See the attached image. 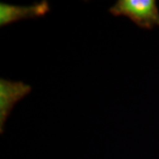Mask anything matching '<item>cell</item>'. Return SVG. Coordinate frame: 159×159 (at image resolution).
Instances as JSON below:
<instances>
[{
	"mask_svg": "<svg viewBox=\"0 0 159 159\" xmlns=\"http://www.w3.org/2000/svg\"><path fill=\"white\" fill-rule=\"evenodd\" d=\"M114 15L125 16L139 26H159V11L154 0H120L111 9Z\"/></svg>",
	"mask_w": 159,
	"mask_h": 159,
	"instance_id": "6da1fadb",
	"label": "cell"
},
{
	"mask_svg": "<svg viewBox=\"0 0 159 159\" xmlns=\"http://www.w3.org/2000/svg\"><path fill=\"white\" fill-rule=\"evenodd\" d=\"M30 86L21 82L0 81V124L3 128L6 118L15 104L30 92Z\"/></svg>",
	"mask_w": 159,
	"mask_h": 159,
	"instance_id": "7a4b0ae2",
	"label": "cell"
},
{
	"mask_svg": "<svg viewBox=\"0 0 159 159\" xmlns=\"http://www.w3.org/2000/svg\"><path fill=\"white\" fill-rule=\"evenodd\" d=\"M49 11V4L44 1L29 6L9 5L1 3L0 5V25L4 26L12 22L23 20L27 18L39 17Z\"/></svg>",
	"mask_w": 159,
	"mask_h": 159,
	"instance_id": "3957f363",
	"label": "cell"
}]
</instances>
